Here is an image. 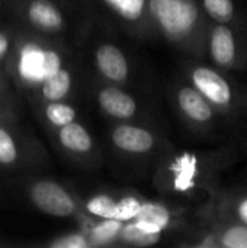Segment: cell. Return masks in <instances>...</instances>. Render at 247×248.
Returning a JSON list of instances; mask_svg holds the SVG:
<instances>
[{
    "instance_id": "25",
    "label": "cell",
    "mask_w": 247,
    "mask_h": 248,
    "mask_svg": "<svg viewBox=\"0 0 247 248\" xmlns=\"http://www.w3.org/2000/svg\"><path fill=\"white\" fill-rule=\"evenodd\" d=\"M51 248H89L90 243L87 237L82 232H71L67 235H63L52 243H49Z\"/></svg>"
},
{
    "instance_id": "14",
    "label": "cell",
    "mask_w": 247,
    "mask_h": 248,
    "mask_svg": "<svg viewBox=\"0 0 247 248\" xmlns=\"http://www.w3.org/2000/svg\"><path fill=\"white\" fill-rule=\"evenodd\" d=\"M26 17L31 25L45 32H57L64 26L61 10L49 0H31L26 6Z\"/></svg>"
},
{
    "instance_id": "16",
    "label": "cell",
    "mask_w": 247,
    "mask_h": 248,
    "mask_svg": "<svg viewBox=\"0 0 247 248\" xmlns=\"http://www.w3.org/2000/svg\"><path fill=\"white\" fill-rule=\"evenodd\" d=\"M60 144L76 154H86L93 148V138L89 131L79 122L73 121L61 128H58Z\"/></svg>"
},
{
    "instance_id": "12",
    "label": "cell",
    "mask_w": 247,
    "mask_h": 248,
    "mask_svg": "<svg viewBox=\"0 0 247 248\" xmlns=\"http://www.w3.org/2000/svg\"><path fill=\"white\" fill-rule=\"evenodd\" d=\"M134 222L144 231L151 234H165L176 225L175 214L163 203L143 202Z\"/></svg>"
},
{
    "instance_id": "4",
    "label": "cell",
    "mask_w": 247,
    "mask_h": 248,
    "mask_svg": "<svg viewBox=\"0 0 247 248\" xmlns=\"http://www.w3.org/2000/svg\"><path fill=\"white\" fill-rule=\"evenodd\" d=\"M173 100L183 122L204 137L230 138V129L236 126L231 121L214 109V106L188 81H182L173 93Z\"/></svg>"
},
{
    "instance_id": "3",
    "label": "cell",
    "mask_w": 247,
    "mask_h": 248,
    "mask_svg": "<svg viewBox=\"0 0 247 248\" xmlns=\"http://www.w3.org/2000/svg\"><path fill=\"white\" fill-rule=\"evenodd\" d=\"M185 78L233 124L239 125L247 116V87L229 71L211 62L194 61L186 67Z\"/></svg>"
},
{
    "instance_id": "5",
    "label": "cell",
    "mask_w": 247,
    "mask_h": 248,
    "mask_svg": "<svg viewBox=\"0 0 247 248\" xmlns=\"http://www.w3.org/2000/svg\"><path fill=\"white\" fill-rule=\"evenodd\" d=\"M205 57L224 71L247 70V29L211 22L205 38Z\"/></svg>"
},
{
    "instance_id": "8",
    "label": "cell",
    "mask_w": 247,
    "mask_h": 248,
    "mask_svg": "<svg viewBox=\"0 0 247 248\" xmlns=\"http://www.w3.org/2000/svg\"><path fill=\"white\" fill-rule=\"evenodd\" d=\"M208 227L214 231L220 248H247V225L218 214L211 208L208 214Z\"/></svg>"
},
{
    "instance_id": "2",
    "label": "cell",
    "mask_w": 247,
    "mask_h": 248,
    "mask_svg": "<svg viewBox=\"0 0 247 248\" xmlns=\"http://www.w3.org/2000/svg\"><path fill=\"white\" fill-rule=\"evenodd\" d=\"M147 17L167 42L194 57H205L210 19L198 0H147Z\"/></svg>"
},
{
    "instance_id": "24",
    "label": "cell",
    "mask_w": 247,
    "mask_h": 248,
    "mask_svg": "<svg viewBox=\"0 0 247 248\" xmlns=\"http://www.w3.org/2000/svg\"><path fill=\"white\" fill-rule=\"evenodd\" d=\"M17 158V145L13 137L0 126V164L10 166Z\"/></svg>"
},
{
    "instance_id": "19",
    "label": "cell",
    "mask_w": 247,
    "mask_h": 248,
    "mask_svg": "<svg viewBox=\"0 0 247 248\" xmlns=\"http://www.w3.org/2000/svg\"><path fill=\"white\" fill-rule=\"evenodd\" d=\"M122 243L128 244V246H134V247H153L156 244H159L163 238L162 234H151L147 232L144 230H141L134 221L125 222L122 224L119 237H118Z\"/></svg>"
},
{
    "instance_id": "10",
    "label": "cell",
    "mask_w": 247,
    "mask_h": 248,
    "mask_svg": "<svg viewBox=\"0 0 247 248\" xmlns=\"http://www.w3.org/2000/svg\"><path fill=\"white\" fill-rule=\"evenodd\" d=\"M213 208L218 214L247 225V185H223L213 198Z\"/></svg>"
},
{
    "instance_id": "27",
    "label": "cell",
    "mask_w": 247,
    "mask_h": 248,
    "mask_svg": "<svg viewBox=\"0 0 247 248\" xmlns=\"http://www.w3.org/2000/svg\"><path fill=\"white\" fill-rule=\"evenodd\" d=\"M0 116H1V110H0Z\"/></svg>"
},
{
    "instance_id": "9",
    "label": "cell",
    "mask_w": 247,
    "mask_h": 248,
    "mask_svg": "<svg viewBox=\"0 0 247 248\" xmlns=\"http://www.w3.org/2000/svg\"><path fill=\"white\" fill-rule=\"evenodd\" d=\"M114 145L130 154H147L156 147V137L146 128L122 124L114 128L112 131Z\"/></svg>"
},
{
    "instance_id": "7",
    "label": "cell",
    "mask_w": 247,
    "mask_h": 248,
    "mask_svg": "<svg viewBox=\"0 0 247 248\" xmlns=\"http://www.w3.org/2000/svg\"><path fill=\"white\" fill-rule=\"evenodd\" d=\"M29 196L32 203L44 214L55 218L71 217L76 203L71 195L58 183L51 180H38L31 186Z\"/></svg>"
},
{
    "instance_id": "21",
    "label": "cell",
    "mask_w": 247,
    "mask_h": 248,
    "mask_svg": "<svg viewBox=\"0 0 247 248\" xmlns=\"http://www.w3.org/2000/svg\"><path fill=\"white\" fill-rule=\"evenodd\" d=\"M44 113L47 121L55 128H61L76 121V109L63 100H49L44 108Z\"/></svg>"
},
{
    "instance_id": "20",
    "label": "cell",
    "mask_w": 247,
    "mask_h": 248,
    "mask_svg": "<svg viewBox=\"0 0 247 248\" xmlns=\"http://www.w3.org/2000/svg\"><path fill=\"white\" fill-rule=\"evenodd\" d=\"M121 228H122V222L114 218L102 219L99 224H95V227L90 230V234L87 237L90 247L92 246L102 247V246H108L114 243L115 240H118Z\"/></svg>"
},
{
    "instance_id": "11",
    "label": "cell",
    "mask_w": 247,
    "mask_h": 248,
    "mask_svg": "<svg viewBox=\"0 0 247 248\" xmlns=\"http://www.w3.org/2000/svg\"><path fill=\"white\" fill-rule=\"evenodd\" d=\"M95 64L99 73L109 81L122 83L127 80L130 73L128 60L114 44H103L96 49L95 54Z\"/></svg>"
},
{
    "instance_id": "17",
    "label": "cell",
    "mask_w": 247,
    "mask_h": 248,
    "mask_svg": "<svg viewBox=\"0 0 247 248\" xmlns=\"http://www.w3.org/2000/svg\"><path fill=\"white\" fill-rule=\"evenodd\" d=\"M71 87H73L71 73L66 67H63L39 86V92L47 102L64 100L71 92Z\"/></svg>"
},
{
    "instance_id": "6",
    "label": "cell",
    "mask_w": 247,
    "mask_h": 248,
    "mask_svg": "<svg viewBox=\"0 0 247 248\" xmlns=\"http://www.w3.org/2000/svg\"><path fill=\"white\" fill-rule=\"evenodd\" d=\"M63 67L61 55L38 42L28 41L17 51L16 71L26 86L39 87Z\"/></svg>"
},
{
    "instance_id": "22",
    "label": "cell",
    "mask_w": 247,
    "mask_h": 248,
    "mask_svg": "<svg viewBox=\"0 0 247 248\" xmlns=\"http://www.w3.org/2000/svg\"><path fill=\"white\" fill-rule=\"evenodd\" d=\"M116 201L108 195H95L86 202V211L100 219L114 218Z\"/></svg>"
},
{
    "instance_id": "13",
    "label": "cell",
    "mask_w": 247,
    "mask_h": 248,
    "mask_svg": "<svg viewBox=\"0 0 247 248\" xmlns=\"http://www.w3.org/2000/svg\"><path fill=\"white\" fill-rule=\"evenodd\" d=\"M98 103L106 115L115 119H130L138 110L134 97L115 86L103 87L98 94Z\"/></svg>"
},
{
    "instance_id": "23",
    "label": "cell",
    "mask_w": 247,
    "mask_h": 248,
    "mask_svg": "<svg viewBox=\"0 0 247 248\" xmlns=\"http://www.w3.org/2000/svg\"><path fill=\"white\" fill-rule=\"evenodd\" d=\"M141 203L143 202H140L137 198H132V196H125V198L119 199L116 202V206H115L114 219H118L122 224L134 221L140 212Z\"/></svg>"
},
{
    "instance_id": "18",
    "label": "cell",
    "mask_w": 247,
    "mask_h": 248,
    "mask_svg": "<svg viewBox=\"0 0 247 248\" xmlns=\"http://www.w3.org/2000/svg\"><path fill=\"white\" fill-rule=\"evenodd\" d=\"M103 4L125 22H140L147 16V0H102Z\"/></svg>"
},
{
    "instance_id": "1",
    "label": "cell",
    "mask_w": 247,
    "mask_h": 248,
    "mask_svg": "<svg viewBox=\"0 0 247 248\" xmlns=\"http://www.w3.org/2000/svg\"><path fill=\"white\" fill-rule=\"evenodd\" d=\"M242 158L240 145L224 142L207 151H182L162 169V186L181 196H204L211 201L221 189L224 174Z\"/></svg>"
},
{
    "instance_id": "26",
    "label": "cell",
    "mask_w": 247,
    "mask_h": 248,
    "mask_svg": "<svg viewBox=\"0 0 247 248\" xmlns=\"http://www.w3.org/2000/svg\"><path fill=\"white\" fill-rule=\"evenodd\" d=\"M9 49H10V38L7 36V33L0 31V61H3Z\"/></svg>"
},
{
    "instance_id": "15",
    "label": "cell",
    "mask_w": 247,
    "mask_h": 248,
    "mask_svg": "<svg viewBox=\"0 0 247 248\" xmlns=\"http://www.w3.org/2000/svg\"><path fill=\"white\" fill-rule=\"evenodd\" d=\"M198 3L211 22L247 29V16L237 6L236 0H198Z\"/></svg>"
}]
</instances>
